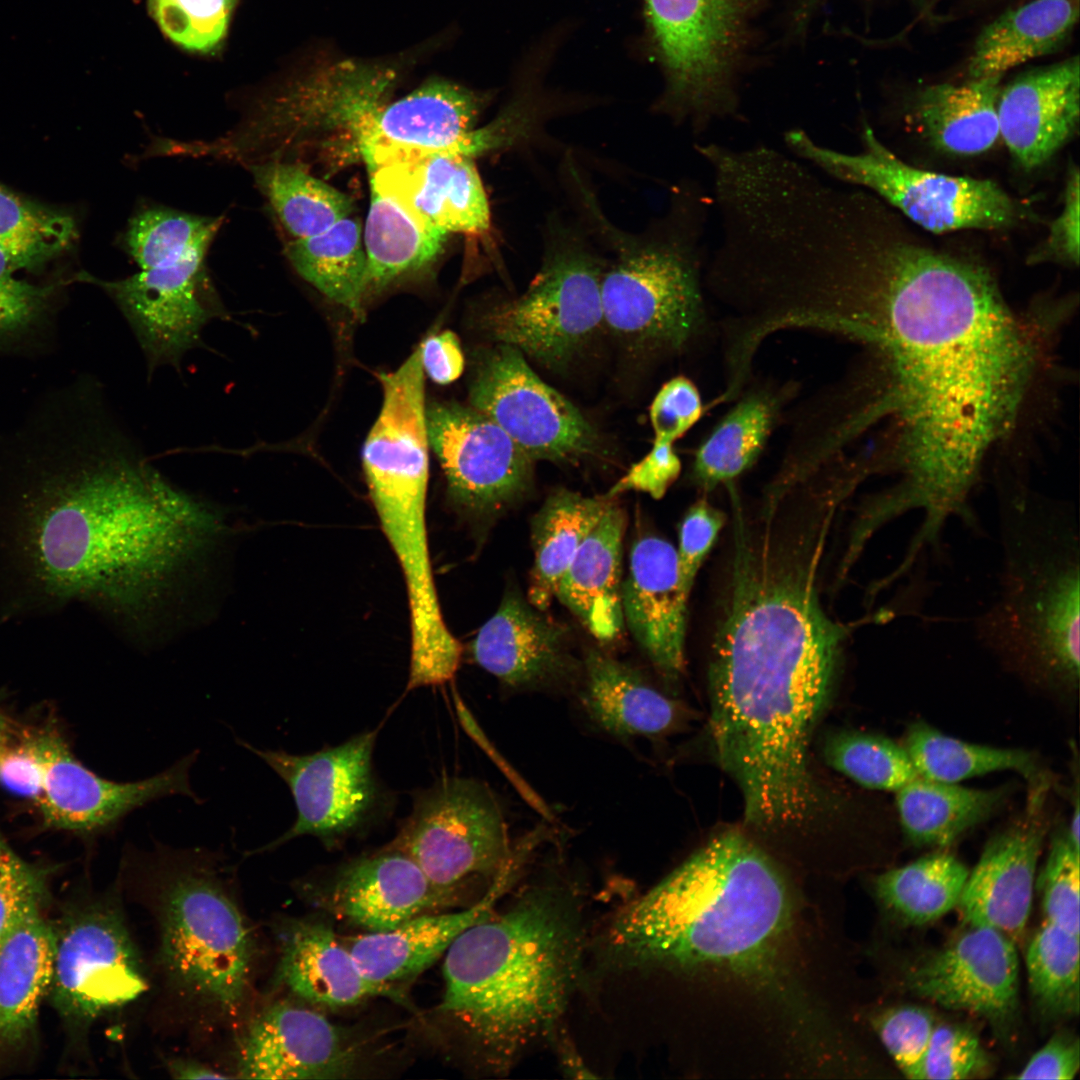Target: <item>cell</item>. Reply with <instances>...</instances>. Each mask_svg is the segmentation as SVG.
Here are the masks:
<instances>
[{
  "label": "cell",
  "mask_w": 1080,
  "mask_h": 1080,
  "mask_svg": "<svg viewBox=\"0 0 1080 1080\" xmlns=\"http://www.w3.org/2000/svg\"><path fill=\"white\" fill-rule=\"evenodd\" d=\"M703 405L696 386L683 376L666 382L650 406L654 440L674 443L701 417Z\"/></svg>",
  "instance_id": "cell-53"
},
{
  "label": "cell",
  "mask_w": 1080,
  "mask_h": 1080,
  "mask_svg": "<svg viewBox=\"0 0 1080 1080\" xmlns=\"http://www.w3.org/2000/svg\"><path fill=\"white\" fill-rule=\"evenodd\" d=\"M776 409V400L764 393L740 401L698 448L694 479L704 489H712L749 468L772 429Z\"/></svg>",
  "instance_id": "cell-43"
},
{
  "label": "cell",
  "mask_w": 1080,
  "mask_h": 1080,
  "mask_svg": "<svg viewBox=\"0 0 1080 1080\" xmlns=\"http://www.w3.org/2000/svg\"><path fill=\"white\" fill-rule=\"evenodd\" d=\"M47 872L18 855L0 833V941L27 916L41 912Z\"/></svg>",
  "instance_id": "cell-51"
},
{
  "label": "cell",
  "mask_w": 1080,
  "mask_h": 1080,
  "mask_svg": "<svg viewBox=\"0 0 1080 1080\" xmlns=\"http://www.w3.org/2000/svg\"><path fill=\"white\" fill-rule=\"evenodd\" d=\"M128 846L125 866L156 887L159 955L184 999L235 1017L250 994L255 940L229 885L232 866L203 848Z\"/></svg>",
  "instance_id": "cell-7"
},
{
  "label": "cell",
  "mask_w": 1080,
  "mask_h": 1080,
  "mask_svg": "<svg viewBox=\"0 0 1080 1080\" xmlns=\"http://www.w3.org/2000/svg\"><path fill=\"white\" fill-rule=\"evenodd\" d=\"M429 446L462 517L485 522L518 502L532 485L533 460L491 418L472 406H426Z\"/></svg>",
  "instance_id": "cell-16"
},
{
  "label": "cell",
  "mask_w": 1080,
  "mask_h": 1080,
  "mask_svg": "<svg viewBox=\"0 0 1080 1080\" xmlns=\"http://www.w3.org/2000/svg\"><path fill=\"white\" fill-rule=\"evenodd\" d=\"M279 949L277 982L299 1001L317 1009H343L385 997L406 1008L405 992L368 979L328 923L312 917H284L275 925Z\"/></svg>",
  "instance_id": "cell-25"
},
{
  "label": "cell",
  "mask_w": 1080,
  "mask_h": 1080,
  "mask_svg": "<svg viewBox=\"0 0 1080 1080\" xmlns=\"http://www.w3.org/2000/svg\"><path fill=\"white\" fill-rule=\"evenodd\" d=\"M818 306L874 347L889 375L880 408L899 424L891 507L920 509L929 530L967 518L984 456L1013 425L1036 360L990 270L916 240L875 204L838 239Z\"/></svg>",
  "instance_id": "cell-2"
},
{
  "label": "cell",
  "mask_w": 1080,
  "mask_h": 1080,
  "mask_svg": "<svg viewBox=\"0 0 1080 1080\" xmlns=\"http://www.w3.org/2000/svg\"><path fill=\"white\" fill-rule=\"evenodd\" d=\"M469 401L533 461L575 463L603 451L597 429L512 346L496 343L478 353L470 375Z\"/></svg>",
  "instance_id": "cell-15"
},
{
  "label": "cell",
  "mask_w": 1080,
  "mask_h": 1080,
  "mask_svg": "<svg viewBox=\"0 0 1080 1080\" xmlns=\"http://www.w3.org/2000/svg\"><path fill=\"white\" fill-rule=\"evenodd\" d=\"M47 997L69 1025L87 1028L143 995L148 979L119 906L93 901L50 924Z\"/></svg>",
  "instance_id": "cell-14"
},
{
  "label": "cell",
  "mask_w": 1080,
  "mask_h": 1080,
  "mask_svg": "<svg viewBox=\"0 0 1080 1080\" xmlns=\"http://www.w3.org/2000/svg\"><path fill=\"white\" fill-rule=\"evenodd\" d=\"M238 0H148L161 32L179 47L198 53L224 39Z\"/></svg>",
  "instance_id": "cell-48"
},
{
  "label": "cell",
  "mask_w": 1080,
  "mask_h": 1080,
  "mask_svg": "<svg viewBox=\"0 0 1080 1080\" xmlns=\"http://www.w3.org/2000/svg\"><path fill=\"white\" fill-rule=\"evenodd\" d=\"M26 735L42 769L36 804L48 826L95 835L113 830L134 810L167 796L182 795L201 802L189 776L198 751L151 777L118 782L85 767L55 729L41 728Z\"/></svg>",
  "instance_id": "cell-17"
},
{
  "label": "cell",
  "mask_w": 1080,
  "mask_h": 1080,
  "mask_svg": "<svg viewBox=\"0 0 1080 1080\" xmlns=\"http://www.w3.org/2000/svg\"><path fill=\"white\" fill-rule=\"evenodd\" d=\"M0 784L10 792L34 800L40 798L42 769L26 733L12 741L0 756Z\"/></svg>",
  "instance_id": "cell-57"
},
{
  "label": "cell",
  "mask_w": 1080,
  "mask_h": 1080,
  "mask_svg": "<svg viewBox=\"0 0 1080 1080\" xmlns=\"http://www.w3.org/2000/svg\"><path fill=\"white\" fill-rule=\"evenodd\" d=\"M557 1048L560 1066L568 1077L577 1079L598 1078V1075H595L584 1063V1060L569 1040L565 1038L559 1039Z\"/></svg>",
  "instance_id": "cell-61"
},
{
  "label": "cell",
  "mask_w": 1080,
  "mask_h": 1080,
  "mask_svg": "<svg viewBox=\"0 0 1080 1080\" xmlns=\"http://www.w3.org/2000/svg\"><path fill=\"white\" fill-rule=\"evenodd\" d=\"M0 249V355L32 352L53 328L56 298L70 279L32 283Z\"/></svg>",
  "instance_id": "cell-45"
},
{
  "label": "cell",
  "mask_w": 1080,
  "mask_h": 1080,
  "mask_svg": "<svg viewBox=\"0 0 1080 1080\" xmlns=\"http://www.w3.org/2000/svg\"><path fill=\"white\" fill-rule=\"evenodd\" d=\"M11 728L6 717L0 712V756L12 741Z\"/></svg>",
  "instance_id": "cell-63"
},
{
  "label": "cell",
  "mask_w": 1080,
  "mask_h": 1080,
  "mask_svg": "<svg viewBox=\"0 0 1080 1080\" xmlns=\"http://www.w3.org/2000/svg\"><path fill=\"white\" fill-rule=\"evenodd\" d=\"M604 952L670 989L694 1077L832 1080L862 1068L832 891L741 832L716 834L625 905Z\"/></svg>",
  "instance_id": "cell-1"
},
{
  "label": "cell",
  "mask_w": 1080,
  "mask_h": 1080,
  "mask_svg": "<svg viewBox=\"0 0 1080 1080\" xmlns=\"http://www.w3.org/2000/svg\"><path fill=\"white\" fill-rule=\"evenodd\" d=\"M999 591L977 639L1068 686L1080 675V542L1070 504L1017 486L999 494Z\"/></svg>",
  "instance_id": "cell-6"
},
{
  "label": "cell",
  "mask_w": 1080,
  "mask_h": 1080,
  "mask_svg": "<svg viewBox=\"0 0 1080 1080\" xmlns=\"http://www.w3.org/2000/svg\"><path fill=\"white\" fill-rule=\"evenodd\" d=\"M1033 1000L1049 1019L1079 1012V936L1044 922L1025 956Z\"/></svg>",
  "instance_id": "cell-44"
},
{
  "label": "cell",
  "mask_w": 1080,
  "mask_h": 1080,
  "mask_svg": "<svg viewBox=\"0 0 1080 1080\" xmlns=\"http://www.w3.org/2000/svg\"><path fill=\"white\" fill-rule=\"evenodd\" d=\"M904 983L918 997L981 1016L1000 1037L1015 1027L1019 959L1015 942L997 930L970 926L909 966Z\"/></svg>",
  "instance_id": "cell-21"
},
{
  "label": "cell",
  "mask_w": 1080,
  "mask_h": 1080,
  "mask_svg": "<svg viewBox=\"0 0 1080 1080\" xmlns=\"http://www.w3.org/2000/svg\"><path fill=\"white\" fill-rule=\"evenodd\" d=\"M388 845L457 897L479 880L493 882L515 855L496 795L479 780L457 776L415 792L410 814Z\"/></svg>",
  "instance_id": "cell-12"
},
{
  "label": "cell",
  "mask_w": 1080,
  "mask_h": 1080,
  "mask_svg": "<svg viewBox=\"0 0 1080 1080\" xmlns=\"http://www.w3.org/2000/svg\"><path fill=\"white\" fill-rule=\"evenodd\" d=\"M1002 76L938 83L921 89L914 116L922 133L942 151L977 155L999 138L997 102Z\"/></svg>",
  "instance_id": "cell-34"
},
{
  "label": "cell",
  "mask_w": 1080,
  "mask_h": 1080,
  "mask_svg": "<svg viewBox=\"0 0 1080 1080\" xmlns=\"http://www.w3.org/2000/svg\"><path fill=\"white\" fill-rule=\"evenodd\" d=\"M5 442L17 551L53 601H87L145 629L225 538L206 504L142 463L92 449L70 402L40 404Z\"/></svg>",
  "instance_id": "cell-3"
},
{
  "label": "cell",
  "mask_w": 1080,
  "mask_h": 1080,
  "mask_svg": "<svg viewBox=\"0 0 1080 1080\" xmlns=\"http://www.w3.org/2000/svg\"><path fill=\"white\" fill-rule=\"evenodd\" d=\"M870 1027L906 1078L923 1079V1064L935 1027L932 1014L908 1005L870 1014Z\"/></svg>",
  "instance_id": "cell-49"
},
{
  "label": "cell",
  "mask_w": 1080,
  "mask_h": 1080,
  "mask_svg": "<svg viewBox=\"0 0 1080 1080\" xmlns=\"http://www.w3.org/2000/svg\"><path fill=\"white\" fill-rule=\"evenodd\" d=\"M583 952L570 895L534 888L466 929L444 954L439 1027L480 1066L508 1071L556 1034L582 977Z\"/></svg>",
  "instance_id": "cell-5"
},
{
  "label": "cell",
  "mask_w": 1080,
  "mask_h": 1080,
  "mask_svg": "<svg viewBox=\"0 0 1080 1080\" xmlns=\"http://www.w3.org/2000/svg\"><path fill=\"white\" fill-rule=\"evenodd\" d=\"M1080 1066L1079 1041L1071 1034H1057L1032 1055L1017 1079L1071 1080Z\"/></svg>",
  "instance_id": "cell-58"
},
{
  "label": "cell",
  "mask_w": 1080,
  "mask_h": 1080,
  "mask_svg": "<svg viewBox=\"0 0 1080 1080\" xmlns=\"http://www.w3.org/2000/svg\"><path fill=\"white\" fill-rule=\"evenodd\" d=\"M681 471V461L673 449V443L654 440L651 450L611 487L605 495L615 498L630 490L648 493L654 499L662 498Z\"/></svg>",
  "instance_id": "cell-55"
},
{
  "label": "cell",
  "mask_w": 1080,
  "mask_h": 1080,
  "mask_svg": "<svg viewBox=\"0 0 1080 1080\" xmlns=\"http://www.w3.org/2000/svg\"><path fill=\"white\" fill-rule=\"evenodd\" d=\"M904 747L919 776L930 780L959 783L992 772L1014 771L1031 786V799L1042 798L1049 784L1038 759L1029 751L966 742L922 721L910 725Z\"/></svg>",
  "instance_id": "cell-38"
},
{
  "label": "cell",
  "mask_w": 1080,
  "mask_h": 1080,
  "mask_svg": "<svg viewBox=\"0 0 1080 1080\" xmlns=\"http://www.w3.org/2000/svg\"><path fill=\"white\" fill-rule=\"evenodd\" d=\"M378 730L364 731L340 745L304 755L261 750L237 739L287 784L297 810L296 820L286 832L245 856L272 851L305 835L316 837L328 850L339 849L381 824L390 815L394 799L373 766Z\"/></svg>",
  "instance_id": "cell-13"
},
{
  "label": "cell",
  "mask_w": 1080,
  "mask_h": 1080,
  "mask_svg": "<svg viewBox=\"0 0 1080 1080\" xmlns=\"http://www.w3.org/2000/svg\"><path fill=\"white\" fill-rule=\"evenodd\" d=\"M580 705L590 721L617 738L659 736L682 719L681 706L653 687L637 670L608 654H586Z\"/></svg>",
  "instance_id": "cell-30"
},
{
  "label": "cell",
  "mask_w": 1080,
  "mask_h": 1080,
  "mask_svg": "<svg viewBox=\"0 0 1080 1080\" xmlns=\"http://www.w3.org/2000/svg\"><path fill=\"white\" fill-rule=\"evenodd\" d=\"M1079 855L1066 832L1053 837L1037 879L1045 922L1079 936Z\"/></svg>",
  "instance_id": "cell-50"
},
{
  "label": "cell",
  "mask_w": 1080,
  "mask_h": 1080,
  "mask_svg": "<svg viewBox=\"0 0 1080 1080\" xmlns=\"http://www.w3.org/2000/svg\"><path fill=\"white\" fill-rule=\"evenodd\" d=\"M825 758L833 769L869 789L896 792L919 776L904 745L881 735L839 734L827 744Z\"/></svg>",
  "instance_id": "cell-47"
},
{
  "label": "cell",
  "mask_w": 1080,
  "mask_h": 1080,
  "mask_svg": "<svg viewBox=\"0 0 1080 1080\" xmlns=\"http://www.w3.org/2000/svg\"><path fill=\"white\" fill-rule=\"evenodd\" d=\"M541 612L508 592L471 644L474 661L509 689L560 688L581 672L567 628Z\"/></svg>",
  "instance_id": "cell-23"
},
{
  "label": "cell",
  "mask_w": 1080,
  "mask_h": 1080,
  "mask_svg": "<svg viewBox=\"0 0 1080 1080\" xmlns=\"http://www.w3.org/2000/svg\"><path fill=\"white\" fill-rule=\"evenodd\" d=\"M51 963L50 924L41 912L27 916L0 941V1064L34 1040Z\"/></svg>",
  "instance_id": "cell-32"
},
{
  "label": "cell",
  "mask_w": 1080,
  "mask_h": 1080,
  "mask_svg": "<svg viewBox=\"0 0 1080 1080\" xmlns=\"http://www.w3.org/2000/svg\"><path fill=\"white\" fill-rule=\"evenodd\" d=\"M581 206L613 253L601 279L604 325L632 349H679L703 316L699 236L706 212L696 199L657 230L634 235L613 226L580 182ZM696 196V195H695Z\"/></svg>",
  "instance_id": "cell-8"
},
{
  "label": "cell",
  "mask_w": 1080,
  "mask_h": 1080,
  "mask_svg": "<svg viewBox=\"0 0 1080 1080\" xmlns=\"http://www.w3.org/2000/svg\"><path fill=\"white\" fill-rule=\"evenodd\" d=\"M283 227L294 239L320 234L353 211L352 200L293 161L268 160L249 165Z\"/></svg>",
  "instance_id": "cell-40"
},
{
  "label": "cell",
  "mask_w": 1080,
  "mask_h": 1080,
  "mask_svg": "<svg viewBox=\"0 0 1080 1080\" xmlns=\"http://www.w3.org/2000/svg\"><path fill=\"white\" fill-rule=\"evenodd\" d=\"M485 98L443 79H432L411 93L384 101L371 117L359 144L368 169L427 154L475 156L494 151L486 127L476 128Z\"/></svg>",
  "instance_id": "cell-22"
},
{
  "label": "cell",
  "mask_w": 1080,
  "mask_h": 1080,
  "mask_svg": "<svg viewBox=\"0 0 1080 1080\" xmlns=\"http://www.w3.org/2000/svg\"><path fill=\"white\" fill-rule=\"evenodd\" d=\"M522 865L513 859L476 903L456 912H428L383 932L342 937L362 973L371 981L405 992L420 974L443 956L456 938L491 917Z\"/></svg>",
  "instance_id": "cell-26"
},
{
  "label": "cell",
  "mask_w": 1080,
  "mask_h": 1080,
  "mask_svg": "<svg viewBox=\"0 0 1080 1080\" xmlns=\"http://www.w3.org/2000/svg\"><path fill=\"white\" fill-rule=\"evenodd\" d=\"M623 510L613 500L583 540L562 575L555 597L598 640L615 639L623 628L621 602Z\"/></svg>",
  "instance_id": "cell-31"
},
{
  "label": "cell",
  "mask_w": 1080,
  "mask_h": 1080,
  "mask_svg": "<svg viewBox=\"0 0 1080 1080\" xmlns=\"http://www.w3.org/2000/svg\"><path fill=\"white\" fill-rule=\"evenodd\" d=\"M208 248L199 247L174 263L120 280H101L87 272H78L71 280L97 285L114 300L150 366L176 363L199 343L204 326L223 314L205 271Z\"/></svg>",
  "instance_id": "cell-19"
},
{
  "label": "cell",
  "mask_w": 1080,
  "mask_h": 1080,
  "mask_svg": "<svg viewBox=\"0 0 1080 1080\" xmlns=\"http://www.w3.org/2000/svg\"><path fill=\"white\" fill-rule=\"evenodd\" d=\"M823 2L824 0H796L794 18L797 25H800L802 21H807L810 14L816 10V6Z\"/></svg>",
  "instance_id": "cell-62"
},
{
  "label": "cell",
  "mask_w": 1080,
  "mask_h": 1080,
  "mask_svg": "<svg viewBox=\"0 0 1080 1080\" xmlns=\"http://www.w3.org/2000/svg\"><path fill=\"white\" fill-rule=\"evenodd\" d=\"M988 1057L977 1035L959 1024L935 1025L924 1058L923 1079L961 1080L983 1073Z\"/></svg>",
  "instance_id": "cell-52"
},
{
  "label": "cell",
  "mask_w": 1080,
  "mask_h": 1080,
  "mask_svg": "<svg viewBox=\"0 0 1080 1080\" xmlns=\"http://www.w3.org/2000/svg\"><path fill=\"white\" fill-rule=\"evenodd\" d=\"M1079 193V169L1071 166L1067 175L1062 211L1051 223L1046 241L1030 255L1032 263L1055 260L1078 265Z\"/></svg>",
  "instance_id": "cell-56"
},
{
  "label": "cell",
  "mask_w": 1080,
  "mask_h": 1080,
  "mask_svg": "<svg viewBox=\"0 0 1080 1080\" xmlns=\"http://www.w3.org/2000/svg\"><path fill=\"white\" fill-rule=\"evenodd\" d=\"M606 259L582 234L551 222L542 264L519 296L499 300L477 317L481 332L547 368H562L604 325L601 279Z\"/></svg>",
  "instance_id": "cell-10"
},
{
  "label": "cell",
  "mask_w": 1080,
  "mask_h": 1080,
  "mask_svg": "<svg viewBox=\"0 0 1080 1080\" xmlns=\"http://www.w3.org/2000/svg\"><path fill=\"white\" fill-rule=\"evenodd\" d=\"M222 220L170 209H147L130 221L126 247L140 270L168 265L199 247H209Z\"/></svg>",
  "instance_id": "cell-46"
},
{
  "label": "cell",
  "mask_w": 1080,
  "mask_h": 1080,
  "mask_svg": "<svg viewBox=\"0 0 1080 1080\" xmlns=\"http://www.w3.org/2000/svg\"><path fill=\"white\" fill-rule=\"evenodd\" d=\"M423 371L438 384L456 380L464 369V356L457 336L447 330L432 335L421 345Z\"/></svg>",
  "instance_id": "cell-59"
},
{
  "label": "cell",
  "mask_w": 1080,
  "mask_h": 1080,
  "mask_svg": "<svg viewBox=\"0 0 1080 1080\" xmlns=\"http://www.w3.org/2000/svg\"><path fill=\"white\" fill-rule=\"evenodd\" d=\"M863 150L847 154L816 143L804 130L784 135L786 146L829 176L861 185L933 233L962 229H1005L1031 216L1027 208L991 180L951 176L906 164L875 136L862 130Z\"/></svg>",
  "instance_id": "cell-11"
},
{
  "label": "cell",
  "mask_w": 1080,
  "mask_h": 1080,
  "mask_svg": "<svg viewBox=\"0 0 1080 1080\" xmlns=\"http://www.w3.org/2000/svg\"><path fill=\"white\" fill-rule=\"evenodd\" d=\"M621 602L623 617L652 664L664 677L677 679L685 666L688 598L677 550L668 541L654 535L635 541Z\"/></svg>",
  "instance_id": "cell-28"
},
{
  "label": "cell",
  "mask_w": 1080,
  "mask_h": 1080,
  "mask_svg": "<svg viewBox=\"0 0 1080 1080\" xmlns=\"http://www.w3.org/2000/svg\"><path fill=\"white\" fill-rule=\"evenodd\" d=\"M968 874L955 856L934 852L878 875L872 888L887 911L908 924L923 925L957 907Z\"/></svg>",
  "instance_id": "cell-41"
},
{
  "label": "cell",
  "mask_w": 1080,
  "mask_h": 1080,
  "mask_svg": "<svg viewBox=\"0 0 1080 1080\" xmlns=\"http://www.w3.org/2000/svg\"><path fill=\"white\" fill-rule=\"evenodd\" d=\"M1040 805L1030 802L1025 817L986 843L957 904L969 926L997 930L1014 942L1022 937L1045 835Z\"/></svg>",
  "instance_id": "cell-24"
},
{
  "label": "cell",
  "mask_w": 1080,
  "mask_h": 1080,
  "mask_svg": "<svg viewBox=\"0 0 1080 1080\" xmlns=\"http://www.w3.org/2000/svg\"><path fill=\"white\" fill-rule=\"evenodd\" d=\"M295 890L314 908L365 932L391 930L459 900L434 886L407 854L388 844L297 880Z\"/></svg>",
  "instance_id": "cell-18"
},
{
  "label": "cell",
  "mask_w": 1080,
  "mask_h": 1080,
  "mask_svg": "<svg viewBox=\"0 0 1080 1080\" xmlns=\"http://www.w3.org/2000/svg\"><path fill=\"white\" fill-rule=\"evenodd\" d=\"M361 224L350 216L326 231L289 242L286 254L299 275L333 302L361 313L367 259Z\"/></svg>",
  "instance_id": "cell-39"
},
{
  "label": "cell",
  "mask_w": 1080,
  "mask_h": 1080,
  "mask_svg": "<svg viewBox=\"0 0 1080 1080\" xmlns=\"http://www.w3.org/2000/svg\"><path fill=\"white\" fill-rule=\"evenodd\" d=\"M168 1071L176 1079H228L230 1075L193 1059H174Z\"/></svg>",
  "instance_id": "cell-60"
},
{
  "label": "cell",
  "mask_w": 1080,
  "mask_h": 1080,
  "mask_svg": "<svg viewBox=\"0 0 1080 1080\" xmlns=\"http://www.w3.org/2000/svg\"><path fill=\"white\" fill-rule=\"evenodd\" d=\"M371 188L363 230L368 290L382 289L396 279L432 264L448 233L423 223L392 196Z\"/></svg>",
  "instance_id": "cell-36"
},
{
  "label": "cell",
  "mask_w": 1080,
  "mask_h": 1080,
  "mask_svg": "<svg viewBox=\"0 0 1080 1080\" xmlns=\"http://www.w3.org/2000/svg\"><path fill=\"white\" fill-rule=\"evenodd\" d=\"M1008 790L968 788L921 776L896 791L902 831L914 846L945 847L986 820Z\"/></svg>",
  "instance_id": "cell-35"
},
{
  "label": "cell",
  "mask_w": 1080,
  "mask_h": 1080,
  "mask_svg": "<svg viewBox=\"0 0 1080 1080\" xmlns=\"http://www.w3.org/2000/svg\"><path fill=\"white\" fill-rule=\"evenodd\" d=\"M723 524V513L705 499L692 505L683 518L677 556L681 587L687 598H689L697 572Z\"/></svg>",
  "instance_id": "cell-54"
},
{
  "label": "cell",
  "mask_w": 1080,
  "mask_h": 1080,
  "mask_svg": "<svg viewBox=\"0 0 1080 1080\" xmlns=\"http://www.w3.org/2000/svg\"><path fill=\"white\" fill-rule=\"evenodd\" d=\"M759 8L760 0H645L665 77L664 112L703 130L737 111V80Z\"/></svg>",
  "instance_id": "cell-9"
},
{
  "label": "cell",
  "mask_w": 1080,
  "mask_h": 1080,
  "mask_svg": "<svg viewBox=\"0 0 1080 1080\" xmlns=\"http://www.w3.org/2000/svg\"><path fill=\"white\" fill-rule=\"evenodd\" d=\"M1079 99L1078 57L1026 72L1000 89L999 135L1022 168L1043 165L1073 136Z\"/></svg>",
  "instance_id": "cell-29"
},
{
  "label": "cell",
  "mask_w": 1080,
  "mask_h": 1080,
  "mask_svg": "<svg viewBox=\"0 0 1080 1080\" xmlns=\"http://www.w3.org/2000/svg\"><path fill=\"white\" fill-rule=\"evenodd\" d=\"M613 500L559 489L543 503L531 524L534 562L528 601L534 607H549L578 548Z\"/></svg>",
  "instance_id": "cell-37"
},
{
  "label": "cell",
  "mask_w": 1080,
  "mask_h": 1080,
  "mask_svg": "<svg viewBox=\"0 0 1080 1080\" xmlns=\"http://www.w3.org/2000/svg\"><path fill=\"white\" fill-rule=\"evenodd\" d=\"M78 238L74 216L23 196L0 182V249L19 270L37 273Z\"/></svg>",
  "instance_id": "cell-42"
},
{
  "label": "cell",
  "mask_w": 1080,
  "mask_h": 1080,
  "mask_svg": "<svg viewBox=\"0 0 1080 1080\" xmlns=\"http://www.w3.org/2000/svg\"><path fill=\"white\" fill-rule=\"evenodd\" d=\"M368 1041L301 1001H278L247 1027L235 1078L348 1079L366 1071Z\"/></svg>",
  "instance_id": "cell-20"
},
{
  "label": "cell",
  "mask_w": 1080,
  "mask_h": 1080,
  "mask_svg": "<svg viewBox=\"0 0 1080 1080\" xmlns=\"http://www.w3.org/2000/svg\"><path fill=\"white\" fill-rule=\"evenodd\" d=\"M1079 18V0H1031L1002 13L978 35L969 79L1002 76L1029 60L1056 52Z\"/></svg>",
  "instance_id": "cell-33"
},
{
  "label": "cell",
  "mask_w": 1080,
  "mask_h": 1080,
  "mask_svg": "<svg viewBox=\"0 0 1080 1080\" xmlns=\"http://www.w3.org/2000/svg\"><path fill=\"white\" fill-rule=\"evenodd\" d=\"M370 186L446 233H489V201L474 159L438 152L369 169Z\"/></svg>",
  "instance_id": "cell-27"
},
{
  "label": "cell",
  "mask_w": 1080,
  "mask_h": 1080,
  "mask_svg": "<svg viewBox=\"0 0 1080 1080\" xmlns=\"http://www.w3.org/2000/svg\"><path fill=\"white\" fill-rule=\"evenodd\" d=\"M821 553L763 540L734 548L709 666V736L769 830L806 824L819 804L808 747L849 628L819 599Z\"/></svg>",
  "instance_id": "cell-4"
}]
</instances>
